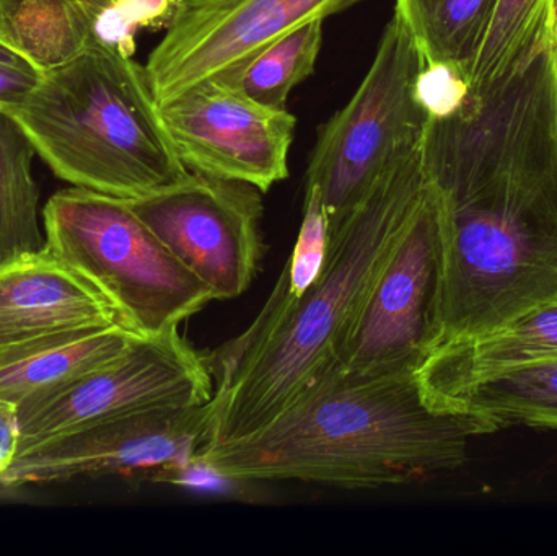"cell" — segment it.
<instances>
[{
	"label": "cell",
	"mask_w": 557,
	"mask_h": 556,
	"mask_svg": "<svg viewBox=\"0 0 557 556\" xmlns=\"http://www.w3.org/2000/svg\"><path fill=\"white\" fill-rule=\"evenodd\" d=\"M438 411L470 413L494 431L523 427L557 431V361L517 369L480 382L432 405Z\"/></svg>",
	"instance_id": "obj_17"
},
{
	"label": "cell",
	"mask_w": 557,
	"mask_h": 556,
	"mask_svg": "<svg viewBox=\"0 0 557 556\" xmlns=\"http://www.w3.org/2000/svg\"><path fill=\"white\" fill-rule=\"evenodd\" d=\"M0 64L20 65V67H33L25 58L13 51L0 39ZM38 71V69H36Z\"/></svg>",
	"instance_id": "obj_24"
},
{
	"label": "cell",
	"mask_w": 557,
	"mask_h": 556,
	"mask_svg": "<svg viewBox=\"0 0 557 556\" xmlns=\"http://www.w3.org/2000/svg\"><path fill=\"white\" fill-rule=\"evenodd\" d=\"M363 0H176L146 64L159 107L208 82H228L278 38Z\"/></svg>",
	"instance_id": "obj_9"
},
{
	"label": "cell",
	"mask_w": 557,
	"mask_h": 556,
	"mask_svg": "<svg viewBox=\"0 0 557 556\" xmlns=\"http://www.w3.org/2000/svg\"><path fill=\"white\" fill-rule=\"evenodd\" d=\"M127 201L163 245L208 284L214 300L247 293L263 255V198L257 186L191 172L175 185Z\"/></svg>",
	"instance_id": "obj_10"
},
{
	"label": "cell",
	"mask_w": 557,
	"mask_h": 556,
	"mask_svg": "<svg viewBox=\"0 0 557 556\" xmlns=\"http://www.w3.org/2000/svg\"><path fill=\"white\" fill-rule=\"evenodd\" d=\"M117 325L110 300L48 248L0 263V349Z\"/></svg>",
	"instance_id": "obj_14"
},
{
	"label": "cell",
	"mask_w": 557,
	"mask_h": 556,
	"mask_svg": "<svg viewBox=\"0 0 557 556\" xmlns=\"http://www.w3.org/2000/svg\"><path fill=\"white\" fill-rule=\"evenodd\" d=\"M41 72L35 67L0 64V113L18 110L39 84Z\"/></svg>",
	"instance_id": "obj_22"
},
{
	"label": "cell",
	"mask_w": 557,
	"mask_h": 556,
	"mask_svg": "<svg viewBox=\"0 0 557 556\" xmlns=\"http://www.w3.org/2000/svg\"><path fill=\"white\" fill-rule=\"evenodd\" d=\"M552 361H557V297L491 332L437 346L416 374L432 407L480 382Z\"/></svg>",
	"instance_id": "obj_15"
},
{
	"label": "cell",
	"mask_w": 557,
	"mask_h": 556,
	"mask_svg": "<svg viewBox=\"0 0 557 556\" xmlns=\"http://www.w3.org/2000/svg\"><path fill=\"white\" fill-rule=\"evenodd\" d=\"M18 450V408L0 401V475L9 469Z\"/></svg>",
	"instance_id": "obj_23"
},
{
	"label": "cell",
	"mask_w": 557,
	"mask_h": 556,
	"mask_svg": "<svg viewBox=\"0 0 557 556\" xmlns=\"http://www.w3.org/2000/svg\"><path fill=\"white\" fill-rule=\"evenodd\" d=\"M214 415L212 397L206 404L153 408L84 428L15 457L0 475V490L186 469L211 441Z\"/></svg>",
	"instance_id": "obj_11"
},
{
	"label": "cell",
	"mask_w": 557,
	"mask_h": 556,
	"mask_svg": "<svg viewBox=\"0 0 557 556\" xmlns=\"http://www.w3.org/2000/svg\"><path fill=\"white\" fill-rule=\"evenodd\" d=\"M42 219L46 248L94 284L136 335L172 332L214 300L127 199L74 186L51 196Z\"/></svg>",
	"instance_id": "obj_5"
},
{
	"label": "cell",
	"mask_w": 557,
	"mask_h": 556,
	"mask_svg": "<svg viewBox=\"0 0 557 556\" xmlns=\"http://www.w3.org/2000/svg\"><path fill=\"white\" fill-rule=\"evenodd\" d=\"M557 0H499L490 32L465 84L481 88L506 74L556 10Z\"/></svg>",
	"instance_id": "obj_21"
},
{
	"label": "cell",
	"mask_w": 557,
	"mask_h": 556,
	"mask_svg": "<svg viewBox=\"0 0 557 556\" xmlns=\"http://www.w3.org/2000/svg\"><path fill=\"white\" fill-rule=\"evenodd\" d=\"M428 188L422 149L383 172L339 231L326 238L317 280L292 304L267 345L215 387L206 447L261 430L336 378L357 313Z\"/></svg>",
	"instance_id": "obj_3"
},
{
	"label": "cell",
	"mask_w": 557,
	"mask_h": 556,
	"mask_svg": "<svg viewBox=\"0 0 557 556\" xmlns=\"http://www.w3.org/2000/svg\"><path fill=\"white\" fill-rule=\"evenodd\" d=\"M422 160L441 225L432 349L556 299V10L506 74L431 116Z\"/></svg>",
	"instance_id": "obj_1"
},
{
	"label": "cell",
	"mask_w": 557,
	"mask_h": 556,
	"mask_svg": "<svg viewBox=\"0 0 557 556\" xmlns=\"http://www.w3.org/2000/svg\"><path fill=\"white\" fill-rule=\"evenodd\" d=\"M424 67L414 36L393 13L362 84L321 127L308 163L307 186L320 193L326 238L388 166L422 149L431 120L418 91Z\"/></svg>",
	"instance_id": "obj_6"
},
{
	"label": "cell",
	"mask_w": 557,
	"mask_h": 556,
	"mask_svg": "<svg viewBox=\"0 0 557 556\" xmlns=\"http://www.w3.org/2000/svg\"><path fill=\"white\" fill-rule=\"evenodd\" d=\"M323 22L313 20L282 36L224 84L258 103L284 110L292 90L317 67L323 46Z\"/></svg>",
	"instance_id": "obj_20"
},
{
	"label": "cell",
	"mask_w": 557,
	"mask_h": 556,
	"mask_svg": "<svg viewBox=\"0 0 557 556\" xmlns=\"http://www.w3.org/2000/svg\"><path fill=\"white\" fill-rule=\"evenodd\" d=\"M163 124L189 172L235 180L268 193L288 176L297 120L251 100L224 82L198 85L160 107Z\"/></svg>",
	"instance_id": "obj_12"
},
{
	"label": "cell",
	"mask_w": 557,
	"mask_h": 556,
	"mask_svg": "<svg viewBox=\"0 0 557 556\" xmlns=\"http://www.w3.org/2000/svg\"><path fill=\"white\" fill-rule=\"evenodd\" d=\"M438 277L441 225L429 185L357 313L334 379L418 371L435 345Z\"/></svg>",
	"instance_id": "obj_8"
},
{
	"label": "cell",
	"mask_w": 557,
	"mask_h": 556,
	"mask_svg": "<svg viewBox=\"0 0 557 556\" xmlns=\"http://www.w3.org/2000/svg\"><path fill=\"white\" fill-rule=\"evenodd\" d=\"M137 338L117 325L55 333L0 349V401L18 408L110 365Z\"/></svg>",
	"instance_id": "obj_16"
},
{
	"label": "cell",
	"mask_w": 557,
	"mask_h": 556,
	"mask_svg": "<svg viewBox=\"0 0 557 556\" xmlns=\"http://www.w3.org/2000/svg\"><path fill=\"white\" fill-rule=\"evenodd\" d=\"M556 18H557V2H556Z\"/></svg>",
	"instance_id": "obj_25"
},
{
	"label": "cell",
	"mask_w": 557,
	"mask_h": 556,
	"mask_svg": "<svg viewBox=\"0 0 557 556\" xmlns=\"http://www.w3.org/2000/svg\"><path fill=\"white\" fill-rule=\"evenodd\" d=\"M176 0H0V39L39 72L95 49L136 52L144 29L165 28Z\"/></svg>",
	"instance_id": "obj_13"
},
{
	"label": "cell",
	"mask_w": 557,
	"mask_h": 556,
	"mask_svg": "<svg viewBox=\"0 0 557 556\" xmlns=\"http://www.w3.org/2000/svg\"><path fill=\"white\" fill-rule=\"evenodd\" d=\"M499 0H396L425 65H447L467 77L490 32Z\"/></svg>",
	"instance_id": "obj_18"
},
{
	"label": "cell",
	"mask_w": 557,
	"mask_h": 556,
	"mask_svg": "<svg viewBox=\"0 0 557 556\" xmlns=\"http://www.w3.org/2000/svg\"><path fill=\"white\" fill-rule=\"evenodd\" d=\"M35 153L16 121L0 113V263L46 247L38 224V186L32 176Z\"/></svg>",
	"instance_id": "obj_19"
},
{
	"label": "cell",
	"mask_w": 557,
	"mask_h": 556,
	"mask_svg": "<svg viewBox=\"0 0 557 556\" xmlns=\"http://www.w3.org/2000/svg\"><path fill=\"white\" fill-rule=\"evenodd\" d=\"M491 433L483 418L432 408L416 371L334 379L261 430L206 447L195 466L234 482L382 489L460 469L470 437Z\"/></svg>",
	"instance_id": "obj_2"
},
{
	"label": "cell",
	"mask_w": 557,
	"mask_h": 556,
	"mask_svg": "<svg viewBox=\"0 0 557 556\" xmlns=\"http://www.w3.org/2000/svg\"><path fill=\"white\" fill-rule=\"evenodd\" d=\"M55 176L90 191L136 199L189 175L163 124L146 65L95 49L41 72L9 114Z\"/></svg>",
	"instance_id": "obj_4"
},
{
	"label": "cell",
	"mask_w": 557,
	"mask_h": 556,
	"mask_svg": "<svg viewBox=\"0 0 557 556\" xmlns=\"http://www.w3.org/2000/svg\"><path fill=\"white\" fill-rule=\"evenodd\" d=\"M214 394L209 359L178 329L140 336L110 365L20 405L16 457L113 418L206 404Z\"/></svg>",
	"instance_id": "obj_7"
}]
</instances>
